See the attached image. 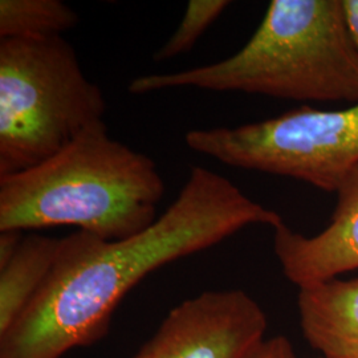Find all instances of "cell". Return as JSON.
I'll list each match as a JSON object with an SVG mask.
<instances>
[{"label":"cell","instance_id":"1","mask_svg":"<svg viewBox=\"0 0 358 358\" xmlns=\"http://www.w3.org/2000/svg\"><path fill=\"white\" fill-rule=\"evenodd\" d=\"M282 217L230 179L192 166L177 199L153 224L106 241L85 231L60 239L51 273L13 328L0 358H60L101 338L115 307L155 269L208 250L248 226L275 229Z\"/></svg>","mask_w":358,"mask_h":358},{"label":"cell","instance_id":"2","mask_svg":"<svg viewBox=\"0 0 358 358\" xmlns=\"http://www.w3.org/2000/svg\"><path fill=\"white\" fill-rule=\"evenodd\" d=\"M195 88L292 101L358 103V53L341 0H272L255 34L227 59L136 77L128 90Z\"/></svg>","mask_w":358,"mask_h":358},{"label":"cell","instance_id":"3","mask_svg":"<svg viewBox=\"0 0 358 358\" xmlns=\"http://www.w3.org/2000/svg\"><path fill=\"white\" fill-rule=\"evenodd\" d=\"M165 189L153 159L101 125L38 166L0 178V231L73 226L127 239L159 217Z\"/></svg>","mask_w":358,"mask_h":358},{"label":"cell","instance_id":"4","mask_svg":"<svg viewBox=\"0 0 358 358\" xmlns=\"http://www.w3.org/2000/svg\"><path fill=\"white\" fill-rule=\"evenodd\" d=\"M103 90L63 36L0 40V178L38 166L105 125Z\"/></svg>","mask_w":358,"mask_h":358},{"label":"cell","instance_id":"5","mask_svg":"<svg viewBox=\"0 0 358 358\" xmlns=\"http://www.w3.org/2000/svg\"><path fill=\"white\" fill-rule=\"evenodd\" d=\"M185 142L227 166L336 192L358 166V103L341 110L301 106L236 128L195 129Z\"/></svg>","mask_w":358,"mask_h":358},{"label":"cell","instance_id":"6","mask_svg":"<svg viewBox=\"0 0 358 358\" xmlns=\"http://www.w3.org/2000/svg\"><path fill=\"white\" fill-rule=\"evenodd\" d=\"M264 310L241 289L207 291L169 312L131 358H247L264 341Z\"/></svg>","mask_w":358,"mask_h":358},{"label":"cell","instance_id":"7","mask_svg":"<svg viewBox=\"0 0 358 358\" xmlns=\"http://www.w3.org/2000/svg\"><path fill=\"white\" fill-rule=\"evenodd\" d=\"M336 194L331 223L317 235H301L284 222L273 229V251L282 273L299 288L358 268V166Z\"/></svg>","mask_w":358,"mask_h":358},{"label":"cell","instance_id":"8","mask_svg":"<svg viewBox=\"0 0 358 358\" xmlns=\"http://www.w3.org/2000/svg\"><path fill=\"white\" fill-rule=\"evenodd\" d=\"M301 331L322 358H358V279L299 288Z\"/></svg>","mask_w":358,"mask_h":358},{"label":"cell","instance_id":"9","mask_svg":"<svg viewBox=\"0 0 358 358\" xmlns=\"http://www.w3.org/2000/svg\"><path fill=\"white\" fill-rule=\"evenodd\" d=\"M60 239L24 235L13 259L0 268V337L8 332L47 282Z\"/></svg>","mask_w":358,"mask_h":358},{"label":"cell","instance_id":"10","mask_svg":"<svg viewBox=\"0 0 358 358\" xmlns=\"http://www.w3.org/2000/svg\"><path fill=\"white\" fill-rule=\"evenodd\" d=\"M78 15L62 0H0V40L63 36Z\"/></svg>","mask_w":358,"mask_h":358},{"label":"cell","instance_id":"11","mask_svg":"<svg viewBox=\"0 0 358 358\" xmlns=\"http://www.w3.org/2000/svg\"><path fill=\"white\" fill-rule=\"evenodd\" d=\"M230 4L227 0H190L178 28L155 52L154 62H166L192 51L195 43Z\"/></svg>","mask_w":358,"mask_h":358},{"label":"cell","instance_id":"12","mask_svg":"<svg viewBox=\"0 0 358 358\" xmlns=\"http://www.w3.org/2000/svg\"><path fill=\"white\" fill-rule=\"evenodd\" d=\"M247 358H296L294 346L284 336L264 340Z\"/></svg>","mask_w":358,"mask_h":358},{"label":"cell","instance_id":"13","mask_svg":"<svg viewBox=\"0 0 358 358\" xmlns=\"http://www.w3.org/2000/svg\"><path fill=\"white\" fill-rule=\"evenodd\" d=\"M23 231H0V268L13 259L23 242Z\"/></svg>","mask_w":358,"mask_h":358},{"label":"cell","instance_id":"14","mask_svg":"<svg viewBox=\"0 0 358 358\" xmlns=\"http://www.w3.org/2000/svg\"><path fill=\"white\" fill-rule=\"evenodd\" d=\"M346 29L358 53V0H341Z\"/></svg>","mask_w":358,"mask_h":358}]
</instances>
